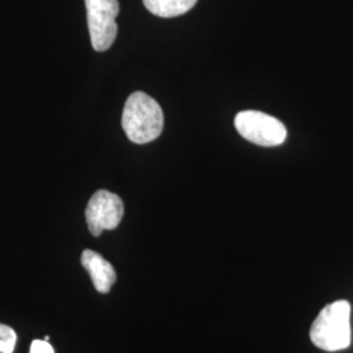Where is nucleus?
I'll return each instance as SVG.
<instances>
[{
    "label": "nucleus",
    "mask_w": 353,
    "mask_h": 353,
    "mask_svg": "<svg viewBox=\"0 0 353 353\" xmlns=\"http://www.w3.org/2000/svg\"><path fill=\"white\" fill-rule=\"evenodd\" d=\"M122 127L127 138L135 144L157 139L164 128V114L159 102L144 92H134L125 103Z\"/></svg>",
    "instance_id": "obj_1"
},
{
    "label": "nucleus",
    "mask_w": 353,
    "mask_h": 353,
    "mask_svg": "<svg viewBox=\"0 0 353 353\" xmlns=\"http://www.w3.org/2000/svg\"><path fill=\"white\" fill-rule=\"evenodd\" d=\"M351 305L339 300L322 309L310 328V339L322 351L336 352L351 345Z\"/></svg>",
    "instance_id": "obj_2"
},
{
    "label": "nucleus",
    "mask_w": 353,
    "mask_h": 353,
    "mask_svg": "<svg viewBox=\"0 0 353 353\" xmlns=\"http://www.w3.org/2000/svg\"><path fill=\"white\" fill-rule=\"evenodd\" d=\"M234 126L242 138L261 147H276L287 139L285 126L276 118L262 112H241L236 115Z\"/></svg>",
    "instance_id": "obj_3"
},
{
    "label": "nucleus",
    "mask_w": 353,
    "mask_h": 353,
    "mask_svg": "<svg viewBox=\"0 0 353 353\" xmlns=\"http://www.w3.org/2000/svg\"><path fill=\"white\" fill-rule=\"evenodd\" d=\"M85 7L93 49L96 51L109 50L118 33L115 23L119 13L118 0H85Z\"/></svg>",
    "instance_id": "obj_4"
},
{
    "label": "nucleus",
    "mask_w": 353,
    "mask_h": 353,
    "mask_svg": "<svg viewBox=\"0 0 353 353\" xmlns=\"http://www.w3.org/2000/svg\"><path fill=\"white\" fill-rule=\"evenodd\" d=\"M125 214L122 199L110 191L99 190L89 199L85 219L92 236L99 237L103 230L118 227Z\"/></svg>",
    "instance_id": "obj_5"
},
{
    "label": "nucleus",
    "mask_w": 353,
    "mask_h": 353,
    "mask_svg": "<svg viewBox=\"0 0 353 353\" xmlns=\"http://www.w3.org/2000/svg\"><path fill=\"white\" fill-rule=\"evenodd\" d=\"M81 265L87 270L96 290L100 293H109L117 281V274L113 265L99 252L93 250L83 252Z\"/></svg>",
    "instance_id": "obj_6"
},
{
    "label": "nucleus",
    "mask_w": 353,
    "mask_h": 353,
    "mask_svg": "<svg viewBox=\"0 0 353 353\" xmlns=\"http://www.w3.org/2000/svg\"><path fill=\"white\" fill-rule=\"evenodd\" d=\"M198 0H143L145 8L154 16L170 19L194 8Z\"/></svg>",
    "instance_id": "obj_7"
},
{
    "label": "nucleus",
    "mask_w": 353,
    "mask_h": 353,
    "mask_svg": "<svg viewBox=\"0 0 353 353\" xmlns=\"http://www.w3.org/2000/svg\"><path fill=\"white\" fill-rule=\"evenodd\" d=\"M17 341L13 328L0 323V353H12Z\"/></svg>",
    "instance_id": "obj_8"
},
{
    "label": "nucleus",
    "mask_w": 353,
    "mask_h": 353,
    "mask_svg": "<svg viewBox=\"0 0 353 353\" xmlns=\"http://www.w3.org/2000/svg\"><path fill=\"white\" fill-rule=\"evenodd\" d=\"M29 353H54V348L46 341H34L30 345Z\"/></svg>",
    "instance_id": "obj_9"
}]
</instances>
